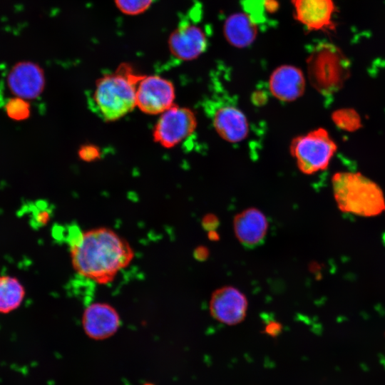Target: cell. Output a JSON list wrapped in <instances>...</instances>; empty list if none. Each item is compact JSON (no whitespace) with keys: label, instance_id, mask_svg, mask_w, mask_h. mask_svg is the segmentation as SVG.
I'll return each mask as SVG.
<instances>
[{"label":"cell","instance_id":"obj_13","mask_svg":"<svg viewBox=\"0 0 385 385\" xmlns=\"http://www.w3.org/2000/svg\"><path fill=\"white\" fill-rule=\"evenodd\" d=\"M211 117L215 131L225 140L237 143L247 136V118L239 108L229 104L220 105L214 109Z\"/></svg>","mask_w":385,"mask_h":385},{"label":"cell","instance_id":"obj_12","mask_svg":"<svg viewBox=\"0 0 385 385\" xmlns=\"http://www.w3.org/2000/svg\"><path fill=\"white\" fill-rule=\"evenodd\" d=\"M247 309L246 297L232 287H223L216 290L210 302V310L213 317L227 325L242 322Z\"/></svg>","mask_w":385,"mask_h":385},{"label":"cell","instance_id":"obj_18","mask_svg":"<svg viewBox=\"0 0 385 385\" xmlns=\"http://www.w3.org/2000/svg\"><path fill=\"white\" fill-rule=\"evenodd\" d=\"M247 14L257 24L264 21L266 14L277 11L279 4L277 0H245Z\"/></svg>","mask_w":385,"mask_h":385},{"label":"cell","instance_id":"obj_25","mask_svg":"<svg viewBox=\"0 0 385 385\" xmlns=\"http://www.w3.org/2000/svg\"><path fill=\"white\" fill-rule=\"evenodd\" d=\"M253 99L255 104L261 105L265 101V94L261 91L258 93H255L254 94Z\"/></svg>","mask_w":385,"mask_h":385},{"label":"cell","instance_id":"obj_1","mask_svg":"<svg viewBox=\"0 0 385 385\" xmlns=\"http://www.w3.org/2000/svg\"><path fill=\"white\" fill-rule=\"evenodd\" d=\"M69 247L74 271L79 276L101 285L112 282L135 257L130 243L106 227L78 232L71 237Z\"/></svg>","mask_w":385,"mask_h":385},{"label":"cell","instance_id":"obj_26","mask_svg":"<svg viewBox=\"0 0 385 385\" xmlns=\"http://www.w3.org/2000/svg\"><path fill=\"white\" fill-rule=\"evenodd\" d=\"M279 327L276 323L270 324L267 327V332L270 334H276L279 330Z\"/></svg>","mask_w":385,"mask_h":385},{"label":"cell","instance_id":"obj_15","mask_svg":"<svg viewBox=\"0 0 385 385\" xmlns=\"http://www.w3.org/2000/svg\"><path fill=\"white\" fill-rule=\"evenodd\" d=\"M233 227L237 240L243 245L252 247L259 245L265 240L268 222L261 211L250 207L235 216Z\"/></svg>","mask_w":385,"mask_h":385},{"label":"cell","instance_id":"obj_11","mask_svg":"<svg viewBox=\"0 0 385 385\" xmlns=\"http://www.w3.org/2000/svg\"><path fill=\"white\" fill-rule=\"evenodd\" d=\"M7 83L10 91L16 97L36 98L42 93L45 86L43 71L34 62H19L10 70Z\"/></svg>","mask_w":385,"mask_h":385},{"label":"cell","instance_id":"obj_5","mask_svg":"<svg viewBox=\"0 0 385 385\" xmlns=\"http://www.w3.org/2000/svg\"><path fill=\"white\" fill-rule=\"evenodd\" d=\"M289 150L299 170L312 175L327 168L337 146L329 132L319 128L294 138Z\"/></svg>","mask_w":385,"mask_h":385},{"label":"cell","instance_id":"obj_19","mask_svg":"<svg viewBox=\"0 0 385 385\" xmlns=\"http://www.w3.org/2000/svg\"><path fill=\"white\" fill-rule=\"evenodd\" d=\"M332 120L337 126L346 131H354L361 126L359 114L351 108H342L334 111Z\"/></svg>","mask_w":385,"mask_h":385},{"label":"cell","instance_id":"obj_9","mask_svg":"<svg viewBox=\"0 0 385 385\" xmlns=\"http://www.w3.org/2000/svg\"><path fill=\"white\" fill-rule=\"evenodd\" d=\"M121 320L117 309L107 302H96L83 312L81 324L85 334L91 339L103 340L115 334Z\"/></svg>","mask_w":385,"mask_h":385},{"label":"cell","instance_id":"obj_7","mask_svg":"<svg viewBox=\"0 0 385 385\" xmlns=\"http://www.w3.org/2000/svg\"><path fill=\"white\" fill-rule=\"evenodd\" d=\"M175 88L173 83L159 76H143L136 90V106L150 115L163 113L173 104Z\"/></svg>","mask_w":385,"mask_h":385},{"label":"cell","instance_id":"obj_20","mask_svg":"<svg viewBox=\"0 0 385 385\" xmlns=\"http://www.w3.org/2000/svg\"><path fill=\"white\" fill-rule=\"evenodd\" d=\"M154 0H114L118 11L125 15L138 16L146 11Z\"/></svg>","mask_w":385,"mask_h":385},{"label":"cell","instance_id":"obj_22","mask_svg":"<svg viewBox=\"0 0 385 385\" xmlns=\"http://www.w3.org/2000/svg\"><path fill=\"white\" fill-rule=\"evenodd\" d=\"M32 225L42 227L46 225L51 217V210L43 201H38L29 207Z\"/></svg>","mask_w":385,"mask_h":385},{"label":"cell","instance_id":"obj_4","mask_svg":"<svg viewBox=\"0 0 385 385\" xmlns=\"http://www.w3.org/2000/svg\"><path fill=\"white\" fill-rule=\"evenodd\" d=\"M312 86L324 96L333 95L344 86L351 74V62L337 46L327 42L316 45L307 58Z\"/></svg>","mask_w":385,"mask_h":385},{"label":"cell","instance_id":"obj_2","mask_svg":"<svg viewBox=\"0 0 385 385\" xmlns=\"http://www.w3.org/2000/svg\"><path fill=\"white\" fill-rule=\"evenodd\" d=\"M143 76L128 63L120 64L98 79L88 98L90 108L106 121L120 119L136 106L137 86Z\"/></svg>","mask_w":385,"mask_h":385},{"label":"cell","instance_id":"obj_3","mask_svg":"<svg viewBox=\"0 0 385 385\" xmlns=\"http://www.w3.org/2000/svg\"><path fill=\"white\" fill-rule=\"evenodd\" d=\"M332 190L339 208L346 212L370 217L385 210L381 188L359 172H337L332 178Z\"/></svg>","mask_w":385,"mask_h":385},{"label":"cell","instance_id":"obj_23","mask_svg":"<svg viewBox=\"0 0 385 385\" xmlns=\"http://www.w3.org/2000/svg\"><path fill=\"white\" fill-rule=\"evenodd\" d=\"M100 155V149L91 144L84 145L78 150V156L84 161H93L98 159Z\"/></svg>","mask_w":385,"mask_h":385},{"label":"cell","instance_id":"obj_24","mask_svg":"<svg viewBox=\"0 0 385 385\" xmlns=\"http://www.w3.org/2000/svg\"><path fill=\"white\" fill-rule=\"evenodd\" d=\"M218 224V221L216 217L213 215H207L204 217L202 220V225L207 230H211L215 227Z\"/></svg>","mask_w":385,"mask_h":385},{"label":"cell","instance_id":"obj_16","mask_svg":"<svg viewBox=\"0 0 385 385\" xmlns=\"http://www.w3.org/2000/svg\"><path fill=\"white\" fill-rule=\"evenodd\" d=\"M224 34L226 40L237 48L250 46L257 35V24L247 14L235 13L225 21Z\"/></svg>","mask_w":385,"mask_h":385},{"label":"cell","instance_id":"obj_6","mask_svg":"<svg viewBox=\"0 0 385 385\" xmlns=\"http://www.w3.org/2000/svg\"><path fill=\"white\" fill-rule=\"evenodd\" d=\"M196 127L197 118L192 110L173 105L161 113L154 127L153 136L156 143L170 148L190 135Z\"/></svg>","mask_w":385,"mask_h":385},{"label":"cell","instance_id":"obj_17","mask_svg":"<svg viewBox=\"0 0 385 385\" xmlns=\"http://www.w3.org/2000/svg\"><path fill=\"white\" fill-rule=\"evenodd\" d=\"M25 297L21 282L9 275L0 276V313L7 314L16 309Z\"/></svg>","mask_w":385,"mask_h":385},{"label":"cell","instance_id":"obj_14","mask_svg":"<svg viewBox=\"0 0 385 385\" xmlns=\"http://www.w3.org/2000/svg\"><path fill=\"white\" fill-rule=\"evenodd\" d=\"M306 86L303 72L292 65L275 68L269 79L270 91L281 101L292 102L301 97Z\"/></svg>","mask_w":385,"mask_h":385},{"label":"cell","instance_id":"obj_8","mask_svg":"<svg viewBox=\"0 0 385 385\" xmlns=\"http://www.w3.org/2000/svg\"><path fill=\"white\" fill-rule=\"evenodd\" d=\"M207 36L202 26L192 20H182L168 38L171 54L182 61L196 58L207 46Z\"/></svg>","mask_w":385,"mask_h":385},{"label":"cell","instance_id":"obj_10","mask_svg":"<svg viewBox=\"0 0 385 385\" xmlns=\"http://www.w3.org/2000/svg\"><path fill=\"white\" fill-rule=\"evenodd\" d=\"M294 19L309 31H331L336 11L333 0H292Z\"/></svg>","mask_w":385,"mask_h":385},{"label":"cell","instance_id":"obj_21","mask_svg":"<svg viewBox=\"0 0 385 385\" xmlns=\"http://www.w3.org/2000/svg\"><path fill=\"white\" fill-rule=\"evenodd\" d=\"M6 114L13 120H26L30 115V105L21 98H11L5 105Z\"/></svg>","mask_w":385,"mask_h":385}]
</instances>
